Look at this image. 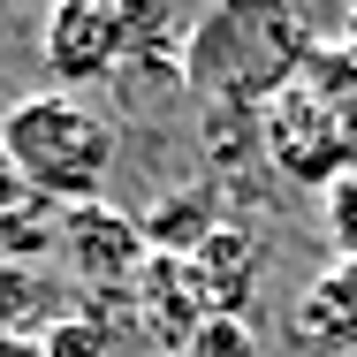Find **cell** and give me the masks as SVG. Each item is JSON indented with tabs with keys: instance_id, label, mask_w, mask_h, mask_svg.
<instances>
[{
	"instance_id": "cell-4",
	"label": "cell",
	"mask_w": 357,
	"mask_h": 357,
	"mask_svg": "<svg viewBox=\"0 0 357 357\" xmlns=\"http://www.w3.org/2000/svg\"><path fill=\"white\" fill-rule=\"evenodd\" d=\"M38 54H46L54 91L114 84L130 69V8H114V0H61L38 23Z\"/></svg>"
},
{
	"instance_id": "cell-9",
	"label": "cell",
	"mask_w": 357,
	"mask_h": 357,
	"mask_svg": "<svg viewBox=\"0 0 357 357\" xmlns=\"http://www.w3.org/2000/svg\"><path fill=\"white\" fill-rule=\"evenodd\" d=\"M46 259H61V206L15 198V206L0 213V266L31 274V266H46Z\"/></svg>"
},
{
	"instance_id": "cell-7",
	"label": "cell",
	"mask_w": 357,
	"mask_h": 357,
	"mask_svg": "<svg viewBox=\"0 0 357 357\" xmlns=\"http://www.w3.org/2000/svg\"><path fill=\"white\" fill-rule=\"evenodd\" d=\"M289 342L312 357H357V266L327 259L289 304Z\"/></svg>"
},
{
	"instance_id": "cell-6",
	"label": "cell",
	"mask_w": 357,
	"mask_h": 357,
	"mask_svg": "<svg viewBox=\"0 0 357 357\" xmlns=\"http://www.w3.org/2000/svg\"><path fill=\"white\" fill-rule=\"evenodd\" d=\"M137 327H152V350L175 357L206 319H213V296H206V282H198V266L190 259H167V251H152L137 274Z\"/></svg>"
},
{
	"instance_id": "cell-3",
	"label": "cell",
	"mask_w": 357,
	"mask_h": 357,
	"mask_svg": "<svg viewBox=\"0 0 357 357\" xmlns=\"http://www.w3.org/2000/svg\"><path fill=\"white\" fill-rule=\"evenodd\" d=\"M259 152H266V167L282 183H304V190H327V183L350 175V130H342V114L319 91H304V84H289L282 99L259 114Z\"/></svg>"
},
{
	"instance_id": "cell-8",
	"label": "cell",
	"mask_w": 357,
	"mask_h": 357,
	"mask_svg": "<svg viewBox=\"0 0 357 357\" xmlns=\"http://www.w3.org/2000/svg\"><path fill=\"white\" fill-rule=\"evenodd\" d=\"M190 266H198V282L213 296V312L243 319V304H251V289H259V266H266V243H259L243 220H220L213 236L190 251Z\"/></svg>"
},
{
	"instance_id": "cell-10",
	"label": "cell",
	"mask_w": 357,
	"mask_h": 357,
	"mask_svg": "<svg viewBox=\"0 0 357 357\" xmlns=\"http://www.w3.org/2000/svg\"><path fill=\"white\" fill-rule=\"evenodd\" d=\"M319 236H327V251H335L342 266H357V167L342 183L319 190Z\"/></svg>"
},
{
	"instance_id": "cell-2",
	"label": "cell",
	"mask_w": 357,
	"mask_h": 357,
	"mask_svg": "<svg viewBox=\"0 0 357 357\" xmlns=\"http://www.w3.org/2000/svg\"><path fill=\"white\" fill-rule=\"evenodd\" d=\"M114 152L122 130L107 107H91L84 91H31L0 114V160L8 175L46 198V206H99L107 198V175H114Z\"/></svg>"
},
{
	"instance_id": "cell-12",
	"label": "cell",
	"mask_w": 357,
	"mask_h": 357,
	"mask_svg": "<svg viewBox=\"0 0 357 357\" xmlns=\"http://www.w3.org/2000/svg\"><path fill=\"white\" fill-rule=\"evenodd\" d=\"M175 357H259V335H251V319H228V312H213L190 342Z\"/></svg>"
},
{
	"instance_id": "cell-11",
	"label": "cell",
	"mask_w": 357,
	"mask_h": 357,
	"mask_svg": "<svg viewBox=\"0 0 357 357\" xmlns=\"http://www.w3.org/2000/svg\"><path fill=\"white\" fill-rule=\"evenodd\" d=\"M38 357H114V342H107V319L84 304V312H69V319H54L46 335H38Z\"/></svg>"
},
{
	"instance_id": "cell-5",
	"label": "cell",
	"mask_w": 357,
	"mask_h": 357,
	"mask_svg": "<svg viewBox=\"0 0 357 357\" xmlns=\"http://www.w3.org/2000/svg\"><path fill=\"white\" fill-rule=\"evenodd\" d=\"M144 259H152L144 220L122 213L114 198H99V206H69V213H61V266L76 274L84 296H122V289H137Z\"/></svg>"
},
{
	"instance_id": "cell-14",
	"label": "cell",
	"mask_w": 357,
	"mask_h": 357,
	"mask_svg": "<svg viewBox=\"0 0 357 357\" xmlns=\"http://www.w3.org/2000/svg\"><path fill=\"white\" fill-rule=\"evenodd\" d=\"M335 38H342V46H357V8L342 15V31H335Z\"/></svg>"
},
{
	"instance_id": "cell-13",
	"label": "cell",
	"mask_w": 357,
	"mask_h": 357,
	"mask_svg": "<svg viewBox=\"0 0 357 357\" xmlns=\"http://www.w3.org/2000/svg\"><path fill=\"white\" fill-rule=\"evenodd\" d=\"M0 357H38V342H23V335H0Z\"/></svg>"
},
{
	"instance_id": "cell-1",
	"label": "cell",
	"mask_w": 357,
	"mask_h": 357,
	"mask_svg": "<svg viewBox=\"0 0 357 357\" xmlns=\"http://www.w3.org/2000/svg\"><path fill=\"white\" fill-rule=\"evenodd\" d=\"M312 54H319V23L304 8H206L190 15L183 38V84L206 107L266 114L289 84H304Z\"/></svg>"
}]
</instances>
